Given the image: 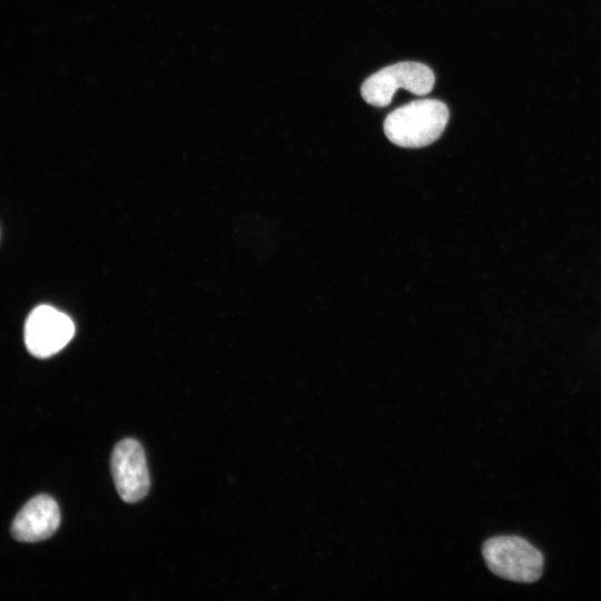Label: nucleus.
<instances>
[{
  "label": "nucleus",
  "instance_id": "obj_1",
  "mask_svg": "<svg viewBox=\"0 0 601 601\" xmlns=\"http://www.w3.org/2000/svg\"><path fill=\"white\" fill-rule=\"evenodd\" d=\"M450 117L447 106L435 99L411 101L387 115L383 128L387 139L406 148L425 147L444 131Z\"/></svg>",
  "mask_w": 601,
  "mask_h": 601
},
{
  "label": "nucleus",
  "instance_id": "obj_2",
  "mask_svg": "<svg viewBox=\"0 0 601 601\" xmlns=\"http://www.w3.org/2000/svg\"><path fill=\"white\" fill-rule=\"evenodd\" d=\"M482 554L487 568L503 579L531 583L541 578L542 553L520 536L491 538L484 542Z\"/></svg>",
  "mask_w": 601,
  "mask_h": 601
},
{
  "label": "nucleus",
  "instance_id": "obj_3",
  "mask_svg": "<svg viewBox=\"0 0 601 601\" xmlns=\"http://www.w3.org/2000/svg\"><path fill=\"white\" fill-rule=\"evenodd\" d=\"M435 82L433 71L415 61H402L385 67L370 76L361 87L363 99L375 107L391 104L397 89L423 96L432 91Z\"/></svg>",
  "mask_w": 601,
  "mask_h": 601
},
{
  "label": "nucleus",
  "instance_id": "obj_4",
  "mask_svg": "<svg viewBox=\"0 0 601 601\" xmlns=\"http://www.w3.org/2000/svg\"><path fill=\"white\" fill-rule=\"evenodd\" d=\"M73 322L49 305L37 306L24 325V343L35 357L46 358L61 351L73 337Z\"/></svg>",
  "mask_w": 601,
  "mask_h": 601
},
{
  "label": "nucleus",
  "instance_id": "obj_5",
  "mask_svg": "<svg viewBox=\"0 0 601 601\" xmlns=\"http://www.w3.org/2000/svg\"><path fill=\"white\" fill-rule=\"evenodd\" d=\"M111 473L119 496L127 503L141 500L149 489L144 449L134 439L120 441L111 455Z\"/></svg>",
  "mask_w": 601,
  "mask_h": 601
},
{
  "label": "nucleus",
  "instance_id": "obj_6",
  "mask_svg": "<svg viewBox=\"0 0 601 601\" xmlns=\"http://www.w3.org/2000/svg\"><path fill=\"white\" fill-rule=\"evenodd\" d=\"M59 524L57 502L49 495L40 494L19 511L12 522L11 534L20 542H39L50 538Z\"/></svg>",
  "mask_w": 601,
  "mask_h": 601
}]
</instances>
